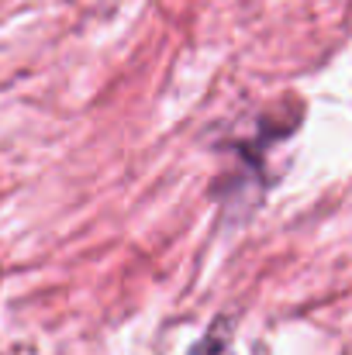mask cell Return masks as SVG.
<instances>
[{
    "mask_svg": "<svg viewBox=\"0 0 352 355\" xmlns=\"http://www.w3.org/2000/svg\"><path fill=\"white\" fill-rule=\"evenodd\" d=\"M190 355H232V324L221 318V321L194 345Z\"/></svg>",
    "mask_w": 352,
    "mask_h": 355,
    "instance_id": "1",
    "label": "cell"
}]
</instances>
